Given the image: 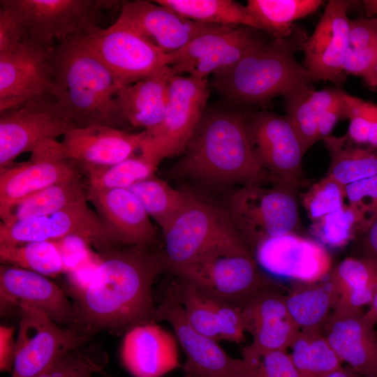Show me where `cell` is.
<instances>
[{
    "mask_svg": "<svg viewBox=\"0 0 377 377\" xmlns=\"http://www.w3.org/2000/svg\"><path fill=\"white\" fill-rule=\"evenodd\" d=\"M165 272L161 250L154 246L98 252L89 283L71 294L74 318L70 327L88 341L102 331L125 334L136 325L156 322L152 286Z\"/></svg>",
    "mask_w": 377,
    "mask_h": 377,
    "instance_id": "cell-1",
    "label": "cell"
},
{
    "mask_svg": "<svg viewBox=\"0 0 377 377\" xmlns=\"http://www.w3.org/2000/svg\"><path fill=\"white\" fill-rule=\"evenodd\" d=\"M175 170L211 184H263L271 179L253 149L246 116L238 112L204 114Z\"/></svg>",
    "mask_w": 377,
    "mask_h": 377,
    "instance_id": "cell-2",
    "label": "cell"
},
{
    "mask_svg": "<svg viewBox=\"0 0 377 377\" xmlns=\"http://www.w3.org/2000/svg\"><path fill=\"white\" fill-rule=\"evenodd\" d=\"M307 38L306 31L295 24L288 35L261 43L234 65L213 74L211 85L231 101L260 105L311 85L313 79L295 57Z\"/></svg>",
    "mask_w": 377,
    "mask_h": 377,
    "instance_id": "cell-3",
    "label": "cell"
},
{
    "mask_svg": "<svg viewBox=\"0 0 377 377\" xmlns=\"http://www.w3.org/2000/svg\"><path fill=\"white\" fill-rule=\"evenodd\" d=\"M53 68L52 96L77 127L102 124L119 128L124 124L117 101L121 87L82 36L54 47Z\"/></svg>",
    "mask_w": 377,
    "mask_h": 377,
    "instance_id": "cell-4",
    "label": "cell"
},
{
    "mask_svg": "<svg viewBox=\"0 0 377 377\" xmlns=\"http://www.w3.org/2000/svg\"><path fill=\"white\" fill-rule=\"evenodd\" d=\"M163 235L165 272L172 274L210 254L253 253L226 211L196 198Z\"/></svg>",
    "mask_w": 377,
    "mask_h": 377,
    "instance_id": "cell-5",
    "label": "cell"
},
{
    "mask_svg": "<svg viewBox=\"0 0 377 377\" xmlns=\"http://www.w3.org/2000/svg\"><path fill=\"white\" fill-rule=\"evenodd\" d=\"M300 188L274 184L242 186L227 200L226 213L252 252L261 241L291 232L300 227Z\"/></svg>",
    "mask_w": 377,
    "mask_h": 377,
    "instance_id": "cell-6",
    "label": "cell"
},
{
    "mask_svg": "<svg viewBox=\"0 0 377 377\" xmlns=\"http://www.w3.org/2000/svg\"><path fill=\"white\" fill-rule=\"evenodd\" d=\"M19 16L25 38L53 46L75 36H86L102 29L106 10L121 8L114 0H1ZM24 38V39H25Z\"/></svg>",
    "mask_w": 377,
    "mask_h": 377,
    "instance_id": "cell-7",
    "label": "cell"
},
{
    "mask_svg": "<svg viewBox=\"0 0 377 377\" xmlns=\"http://www.w3.org/2000/svg\"><path fill=\"white\" fill-rule=\"evenodd\" d=\"M208 96L206 79L172 75L164 118L156 127L145 131L140 152L159 163L183 153L205 114Z\"/></svg>",
    "mask_w": 377,
    "mask_h": 377,
    "instance_id": "cell-8",
    "label": "cell"
},
{
    "mask_svg": "<svg viewBox=\"0 0 377 377\" xmlns=\"http://www.w3.org/2000/svg\"><path fill=\"white\" fill-rule=\"evenodd\" d=\"M77 127L52 96L29 99L0 112V171L40 144Z\"/></svg>",
    "mask_w": 377,
    "mask_h": 377,
    "instance_id": "cell-9",
    "label": "cell"
},
{
    "mask_svg": "<svg viewBox=\"0 0 377 377\" xmlns=\"http://www.w3.org/2000/svg\"><path fill=\"white\" fill-rule=\"evenodd\" d=\"M172 274L240 309L260 291L278 286L253 253L210 254Z\"/></svg>",
    "mask_w": 377,
    "mask_h": 377,
    "instance_id": "cell-10",
    "label": "cell"
},
{
    "mask_svg": "<svg viewBox=\"0 0 377 377\" xmlns=\"http://www.w3.org/2000/svg\"><path fill=\"white\" fill-rule=\"evenodd\" d=\"M70 237L83 240L98 252L121 246L87 201L50 215L0 224V246L40 241L58 242Z\"/></svg>",
    "mask_w": 377,
    "mask_h": 377,
    "instance_id": "cell-11",
    "label": "cell"
},
{
    "mask_svg": "<svg viewBox=\"0 0 377 377\" xmlns=\"http://www.w3.org/2000/svg\"><path fill=\"white\" fill-rule=\"evenodd\" d=\"M156 320L168 322L186 356L184 377H251L250 364L230 356L218 341L193 328L187 321L172 285L156 305Z\"/></svg>",
    "mask_w": 377,
    "mask_h": 377,
    "instance_id": "cell-12",
    "label": "cell"
},
{
    "mask_svg": "<svg viewBox=\"0 0 377 377\" xmlns=\"http://www.w3.org/2000/svg\"><path fill=\"white\" fill-rule=\"evenodd\" d=\"M259 30L235 25L215 24L180 50L168 54L173 75L187 73L206 79L234 65L256 45L265 41Z\"/></svg>",
    "mask_w": 377,
    "mask_h": 377,
    "instance_id": "cell-13",
    "label": "cell"
},
{
    "mask_svg": "<svg viewBox=\"0 0 377 377\" xmlns=\"http://www.w3.org/2000/svg\"><path fill=\"white\" fill-rule=\"evenodd\" d=\"M17 311L20 323L11 377H36L87 341L36 309L20 304Z\"/></svg>",
    "mask_w": 377,
    "mask_h": 377,
    "instance_id": "cell-14",
    "label": "cell"
},
{
    "mask_svg": "<svg viewBox=\"0 0 377 377\" xmlns=\"http://www.w3.org/2000/svg\"><path fill=\"white\" fill-rule=\"evenodd\" d=\"M82 40L121 88L168 66V54L117 20Z\"/></svg>",
    "mask_w": 377,
    "mask_h": 377,
    "instance_id": "cell-15",
    "label": "cell"
},
{
    "mask_svg": "<svg viewBox=\"0 0 377 377\" xmlns=\"http://www.w3.org/2000/svg\"><path fill=\"white\" fill-rule=\"evenodd\" d=\"M246 125L255 154L271 180L298 188L304 184L306 152L288 117L262 111L246 116Z\"/></svg>",
    "mask_w": 377,
    "mask_h": 377,
    "instance_id": "cell-16",
    "label": "cell"
},
{
    "mask_svg": "<svg viewBox=\"0 0 377 377\" xmlns=\"http://www.w3.org/2000/svg\"><path fill=\"white\" fill-rule=\"evenodd\" d=\"M30 161L0 171V216L8 222L15 206L53 184L79 177L61 142L49 140L36 147Z\"/></svg>",
    "mask_w": 377,
    "mask_h": 377,
    "instance_id": "cell-17",
    "label": "cell"
},
{
    "mask_svg": "<svg viewBox=\"0 0 377 377\" xmlns=\"http://www.w3.org/2000/svg\"><path fill=\"white\" fill-rule=\"evenodd\" d=\"M260 267L269 276L293 282H316L332 269L327 248L313 238L297 232L269 237L253 249Z\"/></svg>",
    "mask_w": 377,
    "mask_h": 377,
    "instance_id": "cell-18",
    "label": "cell"
},
{
    "mask_svg": "<svg viewBox=\"0 0 377 377\" xmlns=\"http://www.w3.org/2000/svg\"><path fill=\"white\" fill-rule=\"evenodd\" d=\"M54 47L25 38L15 50L0 54V112L52 96Z\"/></svg>",
    "mask_w": 377,
    "mask_h": 377,
    "instance_id": "cell-19",
    "label": "cell"
},
{
    "mask_svg": "<svg viewBox=\"0 0 377 377\" xmlns=\"http://www.w3.org/2000/svg\"><path fill=\"white\" fill-rule=\"evenodd\" d=\"M359 1L330 0L302 51L304 66L314 81H330L340 86L346 81L343 63L349 47L348 10Z\"/></svg>",
    "mask_w": 377,
    "mask_h": 377,
    "instance_id": "cell-20",
    "label": "cell"
},
{
    "mask_svg": "<svg viewBox=\"0 0 377 377\" xmlns=\"http://www.w3.org/2000/svg\"><path fill=\"white\" fill-rule=\"evenodd\" d=\"M241 310L244 332L253 338L249 345L242 348V358L286 351L300 330L290 315L285 295L278 286L260 291Z\"/></svg>",
    "mask_w": 377,
    "mask_h": 377,
    "instance_id": "cell-21",
    "label": "cell"
},
{
    "mask_svg": "<svg viewBox=\"0 0 377 377\" xmlns=\"http://www.w3.org/2000/svg\"><path fill=\"white\" fill-rule=\"evenodd\" d=\"M119 22L165 54L177 51L215 24L197 22L154 1H123Z\"/></svg>",
    "mask_w": 377,
    "mask_h": 377,
    "instance_id": "cell-22",
    "label": "cell"
},
{
    "mask_svg": "<svg viewBox=\"0 0 377 377\" xmlns=\"http://www.w3.org/2000/svg\"><path fill=\"white\" fill-rule=\"evenodd\" d=\"M147 136L143 131L129 133L108 125L76 127L61 142L65 157L80 169L117 164L141 149Z\"/></svg>",
    "mask_w": 377,
    "mask_h": 377,
    "instance_id": "cell-23",
    "label": "cell"
},
{
    "mask_svg": "<svg viewBox=\"0 0 377 377\" xmlns=\"http://www.w3.org/2000/svg\"><path fill=\"white\" fill-rule=\"evenodd\" d=\"M1 311L26 304L36 309L57 324L70 327L73 322V303L64 291L47 276L9 265L0 267Z\"/></svg>",
    "mask_w": 377,
    "mask_h": 377,
    "instance_id": "cell-24",
    "label": "cell"
},
{
    "mask_svg": "<svg viewBox=\"0 0 377 377\" xmlns=\"http://www.w3.org/2000/svg\"><path fill=\"white\" fill-rule=\"evenodd\" d=\"M85 194L120 246H155L156 230L128 188L96 190L87 187Z\"/></svg>",
    "mask_w": 377,
    "mask_h": 377,
    "instance_id": "cell-25",
    "label": "cell"
},
{
    "mask_svg": "<svg viewBox=\"0 0 377 377\" xmlns=\"http://www.w3.org/2000/svg\"><path fill=\"white\" fill-rule=\"evenodd\" d=\"M176 279L172 285L193 328L217 341L240 343L244 341L240 308L207 294L188 281Z\"/></svg>",
    "mask_w": 377,
    "mask_h": 377,
    "instance_id": "cell-26",
    "label": "cell"
},
{
    "mask_svg": "<svg viewBox=\"0 0 377 377\" xmlns=\"http://www.w3.org/2000/svg\"><path fill=\"white\" fill-rule=\"evenodd\" d=\"M175 337L155 322L133 327L121 343L123 364L134 377L163 376L180 366Z\"/></svg>",
    "mask_w": 377,
    "mask_h": 377,
    "instance_id": "cell-27",
    "label": "cell"
},
{
    "mask_svg": "<svg viewBox=\"0 0 377 377\" xmlns=\"http://www.w3.org/2000/svg\"><path fill=\"white\" fill-rule=\"evenodd\" d=\"M364 311L332 312L322 333L342 362L361 377H377V334Z\"/></svg>",
    "mask_w": 377,
    "mask_h": 377,
    "instance_id": "cell-28",
    "label": "cell"
},
{
    "mask_svg": "<svg viewBox=\"0 0 377 377\" xmlns=\"http://www.w3.org/2000/svg\"><path fill=\"white\" fill-rule=\"evenodd\" d=\"M169 66L121 87L117 94V105L124 124L149 131L163 121L169 101Z\"/></svg>",
    "mask_w": 377,
    "mask_h": 377,
    "instance_id": "cell-29",
    "label": "cell"
},
{
    "mask_svg": "<svg viewBox=\"0 0 377 377\" xmlns=\"http://www.w3.org/2000/svg\"><path fill=\"white\" fill-rule=\"evenodd\" d=\"M327 278L335 297L333 312H359L370 304L377 290V262L346 257L332 268Z\"/></svg>",
    "mask_w": 377,
    "mask_h": 377,
    "instance_id": "cell-30",
    "label": "cell"
},
{
    "mask_svg": "<svg viewBox=\"0 0 377 377\" xmlns=\"http://www.w3.org/2000/svg\"><path fill=\"white\" fill-rule=\"evenodd\" d=\"M341 91L338 88L315 90L311 85H304L283 96L286 116L295 128L305 152L320 140V119L337 100Z\"/></svg>",
    "mask_w": 377,
    "mask_h": 377,
    "instance_id": "cell-31",
    "label": "cell"
},
{
    "mask_svg": "<svg viewBox=\"0 0 377 377\" xmlns=\"http://www.w3.org/2000/svg\"><path fill=\"white\" fill-rule=\"evenodd\" d=\"M327 276L316 282H293L285 295L290 315L300 330L321 332L333 312L335 297Z\"/></svg>",
    "mask_w": 377,
    "mask_h": 377,
    "instance_id": "cell-32",
    "label": "cell"
},
{
    "mask_svg": "<svg viewBox=\"0 0 377 377\" xmlns=\"http://www.w3.org/2000/svg\"><path fill=\"white\" fill-rule=\"evenodd\" d=\"M330 154L327 175L343 186L377 174V148L364 147L346 135L323 140Z\"/></svg>",
    "mask_w": 377,
    "mask_h": 377,
    "instance_id": "cell-33",
    "label": "cell"
},
{
    "mask_svg": "<svg viewBox=\"0 0 377 377\" xmlns=\"http://www.w3.org/2000/svg\"><path fill=\"white\" fill-rule=\"evenodd\" d=\"M147 214L165 230L195 200L184 191L170 186L154 175L141 180L128 188Z\"/></svg>",
    "mask_w": 377,
    "mask_h": 377,
    "instance_id": "cell-34",
    "label": "cell"
},
{
    "mask_svg": "<svg viewBox=\"0 0 377 377\" xmlns=\"http://www.w3.org/2000/svg\"><path fill=\"white\" fill-rule=\"evenodd\" d=\"M191 20L211 24L251 27L262 31L246 6L232 0H155Z\"/></svg>",
    "mask_w": 377,
    "mask_h": 377,
    "instance_id": "cell-35",
    "label": "cell"
},
{
    "mask_svg": "<svg viewBox=\"0 0 377 377\" xmlns=\"http://www.w3.org/2000/svg\"><path fill=\"white\" fill-rule=\"evenodd\" d=\"M290 348L289 355L300 377H326L342 366L320 331L300 330Z\"/></svg>",
    "mask_w": 377,
    "mask_h": 377,
    "instance_id": "cell-36",
    "label": "cell"
},
{
    "mask_svg": "<svg viewBox=\"0 0 377 377\" xmlns=\"http://www.w3.org/2000/svg\"><path fill=\"white\" fill-rule=\"evenodd\" d=\"M322 0H248L246 7L258 22L262 31L273 38L288 35L296 20L316 13Z\"/></svg>",
    "mask_w": 377,
    "mask_h": 377,
    "instance_id": "cell-37",
    "label": "cell"
},
{
    "mask_svg": "<svg viewBox=\"0 0 377 377\" xmlns=\"http://www.w3.org/2000/svg\"><path fill=\"white\" fill-rule=\"evenodd\" d=\"M87 200L79 177L73 178L53 184L22 200L13 209L6 223L50 215Z\"/></svg>",
    "mask_w": 377,
    "mask_h": 377,
    "instance_id": "cell-38",
    "label": "cell"
},
{
    "mask_svg": "<svg viewBox=\"0 0 377 377\" xmlns=\"http://www.w3.org/2000/svg\"><path fill=\"white\" fill-rule=\"evenodd\" d=\"M0 260L4 265L28 269L45 276L67 272L57 242H31L13 246H0Z\"/></svg>",
    "mask_w": 377,
    "mask_h": 377,
    "instance_id": "cell-39",
    "label": "cell"
},
{
    "mask_svg": "<svg viewBox=\"0 0 377 377\" xmlns=\"http://www.w3.org/2000/svg\"><path fill=\"white\" fill-rule=\"evenodd\" d=\"M159 163L140 152L117 164L81 169L87 178V188L96 190L129 188L154 175Z\"/></svg>",
    "mask_w": 377,
    "mask_h": 377,
    "instance_id": "cell-40",
    "label": "cell"
},
{
    "mask_svg": "<svg viewBox=\"0 0 377 377\" xmlns=\"http://www.w3.org/2000/svg\"><path fill=\"white\" fill-rule=\"evenodd\" d=\"M309 232L326 248H341L362 232L357 212L348 203L340 209L312 221Z\"/></svg>",
    "mask_w": 377,
    "mask_h": 377,
    "instance_id": "cell-41",
    "label": "cell"
},
{
    "mask_svg": "<svg viewBox=\"0 0 377 377\" xmlns=\"http://www.w3.org/2000/svg\"><path fill=\"white\" fill-rule=\"evenodd\" d=\"M302 204L312 221L345 205V186L325 175L300 195Z\"/></svg>",
    "mask_w": 377,
    "mask_h": 377,
    "instance_id": "cell-42",
    "label": "cell"
},
{
    "mask_svg": "<svg viewBox=\"0 0 377 377\" xmlns=\"http://www.w3.org/2000/svg\"><path fill=\"white\" fill-rule=\"evenodd\" d=\"M108 362L104 353L94 348L75 349L36 377H82L101 373Z\"/></svg>",
    "mask_w": 377,
    "mask_h": 377,
    "instance_id": "cell-43",
    "label": "cell"
},
{
    "mask_svg": "<svg viewBox=\"0 0 377 377\" xmlns=\"http://www.w3.org/2000/svg\"><path fill=\"white\" fill-rule=\"evenodd\" d=\"M349 119L348 139L359 145H368L370 135L377 126V105L343 92Z\"/></svg>",
    "mask_w": 377,
    "mask_h": 377,
    "instance_id": "cell-44",
    "label": "cell"
},
{
    "mask_svg": "<svg viewBox=\"0 0 377 377\" xmlns=\"http://www.w3.org/2000/svg\"><path fill=\"white\" fill-rule=\"evenodd\" d=\"M343 70L346 75L359 76L369 88L377 89V39L349 46Z\"/></svg>",
    "mask_w": 377,
    "mask_h": 377,
    "instance_id": "cell-45",
    "label": "cell"
},
{
    "mask_svg": "<svg viewBox=\"0 0 377 377\" xmlns=\"http://www.w3.org/2000/svg\"><path fill=\"white\" fill-rule=\"evenodd\" d=\"M345 194L360 216L363 232L377 218V174L346 186Z\"/></svg>",
    "mask_w": 377,
    "mask_h": 377,
    "instance_id": "cell-46",
    "label": "cell"
},
{
    "mask_svg": "<svg viewBox=\"0 0 377 377\" xmlns=\"http://www.w3.org/2000/svg\"><path fill=\"white\" fill-rule=\"evenodd\" d=\"M243 359L251 365V377H300L286 351L276 350Z\"/></svg>",
    "mask_w": 377,
    "mask_h": 377,
    "instance_id": "cell-47",
    "label": "cell"
},
{
    "mask_svg": "<svg viewBox=\"0 0 377 377\" xmlns=\"http://www.w3.org/2000/svg\"><path fill=\"white\" fill-rule=\"evenodd\" d=\"M0 54L15 50L25 38V30L17 14L0 1Z\"/></svg>",
    "mask_w": 377,
    "mask_h": 377,
    "instance_id": "cell-48",
    "label": "cell"
},
{
    "mask_svg": "<svg viewBox=\"0 0 377 377\" xmlns=\"http://www.w3.org/2000/svg\"><path fill=\"white\" fill-rule=\"evenodd\" d=\"M342 90L337 100L322 115L318 124V138L323 140L331 132L340 119L347 118V109Z\"/></svg>",
    "mask_w": 377,
    "mask_h": 377,
    "instance_id": "cell-49",
    "label": "cell"
},
{
    "mask_svg": "<svg viewBox=\"0 0 377 377\" xmlns=\"http://www.w3.org/2000/svg\"><path fill=\"white\" fill-rule=\"evenodd\" d=\"M15 327L1 325L0 327V371L12 372L16 352V339L14 337Z\"/></svg>",
    "mask_w": 377,
    "mask_h": 377,
    "instance_id": "cell-50",
    "label": "cell"
},
{
    "mask_svg": "<svg viewBox=\"0 0 377 377\" xmlns=\"http://www.w3.org/2000/svg\"><path fill=\"white\" fill-rule=\"evenodd\" d=\"M357 238H360L359 246L362 253L358 258H370L377 262V218Z\"/></svg>",
    "mask_w": 377,
    "mask_h": 377,
    "instance_id": "cell-51",
    "label": "cell"
},
{
    "mask_svg": "<svg viewBox=\"0 0 377 377\" xmlns=\"http://www.w3.org/2000/svg\"><path fill=\"white\" fill-rule=\"evenodd\" d=\"M326 377H361L360 374L350 366L341 367Z\"/></svg>",
    "mask_w": 377,
    "mask_h": 377,
    "instance_id": "cell-52",
    "label": "cell"
},
{
    "mask_svg": "<svg viewBox=\"0 0 377 377\" xmlns=\"http://www.w3.org/2000/svg\"><path fill=\"white\" fill-rule=\"evenodd\" d=\"M362 4L367 17L371 18L377 15V0H364Z\"/></svg>",
    "mask_w": 377,
    "mask_h": 377,
    "instance_id": "cell-53",
    "label": "cell"
},
{
    "mask_svg": "<svg viewBox=\"0 0 377 377\" xmlns=\"http://www.w3.org/2000/svg\"><path fill=\"white\" fill-rule=\"evenodd\" d=\"M365 314L375 325L377 323V290L369 304V309L365 312Z\"/></svg>",
    "mask_w": 377,
    "mask_h": 377,
    "instance_id": "cell-54",
    "label": "cell"
},
{
    "mask_svg": "<svg viewBox=\"0 0 377 377\" xmlns=\"http://www.w3.org/2000/svg\"><path fill=\"white\" fill-rule=\"evenodd\" d=\"M82 377H92V374H87L82 376Z\"/></svg>",
    "mask_w": 377,
    "mask_h": 377,
    "instance_id": "cell-55",
    "label": "cell"
},
{
    "mask_svg": "<svg viewBox=\"0 0 377 377\" xmlns=\"http://www.w3.org/2000/svg\"><path fill=\"white\" fill-rule=\"evenodd\" d=\"M104 377H114V376H111V375H110V374L105 373V374H104Z\"/></svg>",
    "mask_w": 377,
    "mask_h": 377,
    "instance_id": "cell-56",
    "label": "cell"
}]
</instances>
